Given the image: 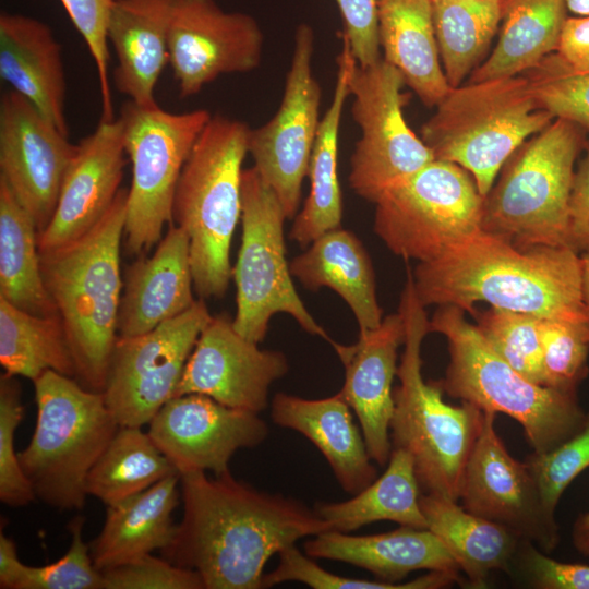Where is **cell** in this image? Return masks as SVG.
<instances>
[{
    "label": "cell",
    "instance_id": "39",
    "mask_svg": "<svg viewBox=\"0 0 589 589\" xmlns=\"http://www.w3.org/2000/svg\"><path fill=\"white\" fill-rule=\"evenodd\" d=\"M474 316L491 348L522 376L543 385L542 318L495 308Z\"/></svg>",
    "mask_w": 589,
    "mask_h": 589
},
{
    "label": "cell",
    "instance_id": "26",
    "mask_svg": "<svg viewBox=\"0 0 589 589\" xmlns=\"http://www.w3.org/2000/svg\"><path fill=\"white\" fill-rule=\"evenodd\" d=\"M173 0H113L107 26L117 57L113 82L139 106L153 107L155 86L168 63Z\"/></svg>",
    "mask_w": 589,
    "mask_h": 589
},
{
    "label": "cell",
    "instance_id": "36",
    "mask_svg": "<svg viewBox=\"0 0 589 589\" xmlns=\"http://www.w3.org/2000/svg\"><path fill=\"white\" fill-rule=\"evenodd\" d=\"M0 363L5 375L23 376L33 383L49 370L76 377L60 316L32 314L1 297Z\"/></svg>",
    "mask_w": 589,
    "mask_h": 589
},
{
    "label": "cell",
    "instance_id": "13",
    "mask_svg": "<svg viewBox=\"0 0 589 589\" xmlns=\"http://www.w3.org/2000/svg\"><path fill=\"white\" fill-rule=\"evenodd\" d=\"M405 85L400 72L383 58L369 67L356 63L351 74V113L361 133L350 158L349 184L372 203L435 159L405 119Z\"/></svg>",
    "mask_w": 589,
    "mask_h": 589
},
{
    "label": "cell",
    "instance_id": "52",
    "mask_svg": "<svg viewBox=\"0 0 589 589\" xmlns=\"http://www.w3.org/2000/svg\"><path fill=\"white\" fill-rule=\"evenodd\" d=\"M26 565L17 556L15 542L0 532V588L19 589Z\"/></svg>",
    "mask_w": 589,
    "mask_h": 589
},
{
    "label": "cell",
    "instance_id": "32",
    "mask_svg": "<svg viewBox=\"0 0 589 589\" xmlns=\"http://www.w3.org/2000/svg\"><path fill=\"white\" fill-rule=\"evenodd\" d=\"M420 507L426 529L453 555L471 587H485L492 572H509L521 541L518 534L443 496L422 493Z\"/></svg>",
    "mask_w": 589,
    "mask_h": 589
},
{
    "label": "cell",
    "instance_id": "27",
    "mask_svg": "<svg viewBox=\"0 0 589 589\" xmlns=\"http://www.w3.org/2000/svg\"><path fill=\"white\" fill-rule=\"evenodd\" d=\"M303 548L312 558L348 563L390 584H400L416 570L460 572L453 555L429 529L401 526L365 536L328 530L308 540Z\"/></svg>",
    "mask_w": 589,
    "mask_h": 589
},
{
    "label": "cell",
    "instance_id": "6",
    "mask_svg": "<svg viewBox=\"0 0 589 589\" xmlns=\"http://www.w3.org/2000/svg\"><path fill=\"white\" fill-rule=\"evenodd\" d=\"M429 327L448 344L449 363L436 382L443 392L482 411L516 420L532 453L553 449L581 426L586 411L577 392L558 390L522 376L491 348L460 308L440 305Z\"/></svg>",
    "mask_w": 589,
    "mask_h": 589
},
{
    "label": "cell",
    "instance_id": "29",
    "mask_svg": "<svg viewBox=\"0 0 589 589\" xmlns=\"http://www.w3.org/2000/svg\"><path fill=\"white\" fill-rule=\"evenodd\" d=\"M180 474L169 476L147 490L107 506L99 534L88 543L98 570L128 564L171 543L172 514L179 503Z\"/></svg>",
    "mask_w": 589,
    "mask_h": 589
},
{
    "label": "cell",
    "instance_id": "46",
    "mask_svg": "<svg viewBox=\"0 0 589 589\" xmlns=\"http://www.w3.org/2000/svg\"><path fill=\"white\" fill-rule=\"evenodd\" d=\"M73 25L85 40L94 60L101 97V118H115L109 83L107 26L113 0H60Z\"/></svg>",
    "mask_w": 589,
    "mask_h": 589
},
{
    "label": "cell",
    "instance_id": "8",
    "mask_svg": "<svg viewBox=\"0 0 589 589\" xmlns=\"http://www.w3.org/2000/svg\"><path fill=\"white\" fill-rule=\"evenodd\" d=\"M36 424L19 452L23 472L36 498L60 510H80L86 478L120 428L103 392L75 378L46 371L34 382Z\"/></svg>",
    "mask_w": 589,
    "mask_h": 589
},
{
    "label": "cell",
    "instance_id": "38",
    "mask_svg": "<svg viewBox=\"0 0 589 589\" xmlns=\"http://www.w3.org/2000/svg\"><path fill=\"white\" fill-rule=\"evenodd\" d=\"M441 62L450 87L461 85L494 38L503 0H433Z\"/></svg>",
    "mask_w": 589,
    "mask_h": 589
},
{
    "label": "cell",
    "instance_id": "11",
    "mask_svg": "<svg viewBox=\"0 0 589 589\" xmlns=\"http://www.w3.org/2000/svg\"><path fill=\"white\" fill-rule=\"evenodd\" d=\"M280 202L254 167L243 169L241 187L242 237L231 277L237 289L233 328L244 338L260 344L271 318L290 315L300 327L335 346L299 297L286 259Z\"/></svg>",
    "mask_w": 589,
    "mask_h": 589
},
{
    "label": "cell",
    "instance_id": "22",
    "mask_svg": "<svg viewBox=\"0 0 589 589\" xmlns=\"http://www.w3.org/2000/svg\"><path fill=\"white\" fill-rule=\"evenodd\" d=\"M405 335V321L398 311L385 316L376 328L359 333L354 344L333 346L345 369L340 394L356 413L372 460L382 467L392 453L393 382Z\"/></svg>",
    "mask_w": 589,
    "mask_h": 589
},
{
    "label": "cell",
    "instance_id": "24",
    "mask_svg": "<svg viewBox=\"0 0 589 589\" xmlns=\"http://www.w3.org/2000/svg\"><path fill=\"white\" fill-rule=\"evenodd\" d=\"M351 410L340 392L321 399L277 393L271 418L305 436L324 456L341 489L354 495L377 478V471Z\"/></svg>",
    "mask_w": 589,
    "mask_h": 589
},
{
    "label": "cell",
    "instance_id": "10",
    "mask_svg": "<svg viewBox=\"0 0 589 589\" xmlns=\"http://www.w3.org/2000/svg\"><path fill=\"white\" fill-rule=\"evenodd\" d=\"M483 203L466 169L434 159L380 195L373 229L395 255L429 262L482 230Z\"/></svg>",
    "mask_w": 589,
    "mask_h": 589
},
{
    "label": "cell",
    "instance_id": "23",
    "mask_svg": "<svg viewBox=\"0 0 589 589\" xmlns=\"http://www.w3.org/2000/svg\"><path fill=\"white\" fill-rule=\"evenodd\" d=\"M193 288L188 236L170 223L153 255H140L125 269L119 336L147 333L182 314L196 301Z\"/></svg>",
    "mask_w": 589,
    "mask_h": 589
},
{
    "label": "cell",
    "instance_id": "15",
    "mask_svg": "<svg viewBox=\"0 0 589 589\" xmlns=\"http://www.w3.org/2000/svg\"><path fill=\"white\" fill-rule=\"evenodd\" d=\"M313 53L314 32L309 24L301 23L294 33L278 110L265 124L251 129L248 139L253 167L277 196L287 219L298 213L322 118V89L313 73Z\"/></svg>",
    "mask_w": 589,
    "mask_h": 589
},
{
    "label": "cell",
    "instance_id": "20",
    "mask_svg": "<svg viewBox=\"0 0 589 589\" xmlns=\"http://www.w3.org/2000/svg\"><path fill=\"white\" fill-rule=\"evenodd\" d=\"M289 370L286 354L241 336L225 314L212 316L188 359L175 397L201 394L235 409L261 413L271 386Z\"/></svg>",
    "mask_w": 589,
    "mask_h": 589
},
{
    "label": "cell",
    "instance_id": "55",
    "mask_svg": "<svg viewBox=\"0 0 589 589\" xmlns=\"http://www.w3.org/2000/svg\"><path fill=\"white\" fill-rule=\"evenodd\" d=\"M567 11L578 15H589V0H564Z\"/></svg>",
    "mask_w": 589,
    "mask_h": 589
},
{
    "label": "cell",
    "instance_id": "34",
    "mask_svg": "<svg viewBox=\"0 0 589 589\" xmlns=\"http://www.w3.org/2000/svg\"><path fill=\"white\" fill-rule=\"evenodd\" d=\"M420 492L412 457L401 448H393L380 478L351 498L320 502L314 510L329 524L332 530L346 533L381 520L426 529L420 507Z\"/></svg>",
    "mask_w": 589,
    "mask_h": 589
},
{
    "label": "cell",
    "instance_id": "2",
    "mask_svg": "<svg viewBox=\"0 0 589 589\" xmlns=\"http://www.w3.org/2000/svg\"><path fill=\"white\" fill-rule=\"evenodd\" d=\"M412 279L425 308L450 304L474 316V304L485 302L539 318L589 320L581 259L566 245L524 251L481 230L440 257L418 263Z\"/></svg>",
    "mask_w": 589,
    "mask_h": 589
},
{
    "label": "cell",
    "instance_id": "18",
    "mask_svg": "<svg viewBox=\"0 0 589 589\" xmlns=\"http://www.w3.org/2000/svg\"><path fill=\"white\" fill-rule=\"evenodd\" d=\"M14 89L0 99V179L40 233L51 220L77 144Z\"/></svg>",
    "mask_w": 589,
    "mask_h": 589
},
{
    "label": "cell",
    "instance_id": "41",
    "mask_svg": "<svg viewBox=\"0 0 589 589\" xmlns=\"http://www.w3.org/2000/svg\"><path fill=\"white\" fill-rule=\"evenodd\" d=\"M543 386L577 392L588 374L589 320L542 318Z\"/></svg>",
    "mask_w": 589,
    "mask_h": 589
},
{
    "label": "cell",
    "instance_id": "33",
    "mask_svg": "<svg viewBox=\"0 0 589 589\" xmlns=\"http://www.w3.org/2000/svg\"><path fill=\"white\" fill-rule=\"evenodd\" d=\"M564 0H503L496 46L469 82L510 77L534 69L556 51L567 19Z\"/></svg>",
    "mask_w": 589,
    "mask_h": 589
},
{
    "label": "cell",
    "instance_id": "49",
    "mask_svg": "<svg viewBox=\"0 0 589 589\" xmlns=\"http://www.w3.org/2000/svg\"><path fill=\"white\" fill-rule=\"evenodd\" d=\"M344 22V38L360 67L381 60L378 41V0H335Z\"/></svg>",
    "mask_w": 589,
    "mask_h": 589
},
{
    "label": "cell",
    "instance_id": "28",
    "mask_svg": "<svg viewBox=\"0 0 589 589\" xmlns=\"http://www.w3.org/2000/svg\"><path fill=\"white\" fill-rule=\"evenodd\" d=\"M290 272L305 288H329L351 309L359 333L376 328L383 310L376 296L375 273L361 240L350 230L335 228L321 235L290 263Z\"/></svg>",
    "mask_w": 589,
    "mask_h": 589
},
{
    "label": "cell",
    "instance_id": "53",
    "mask_svg": "<svg viewBox=\"0 0 589 589\" xmlns=\"http://www.w3.org/2000/svg\"><path fill=\"white\" fill-rule=\"evenodd\" d=\"M572 543L579 554L589 558V509L581 513L574 521Z\"/></svg>",
    "mask_w": 589,
    "mask_h": 589
},
{
    "label": "cell",
    "instance_id": "12",
    "mask_svg": "<svg viewBox=\"0 0 589 589\" xmlns=\"http://www.w3.org/2000/svg\"><path fill=\"white\" fill-rule=\"evenodd\" d=\"M212 115L206 109L173 113L127 100L119 119L132 165L125 204L123 245L144 255L172 223L173 199L184 163Z\"/></svg>",
    "mask_w": 589,
    "mask_h": 589
},
{
    "label": "cell",
    "instance_id": "14",
    "mask_svg": "<svg viewBox=\"0 0 589 589\" xmlns=\"http://www.w3.org/2000/svg\"><path fill=\"white\" fill-rule=\"evenodd\" d=\"M212 318L203 299L136 336H118L104 395L120 426H143L172 397L197 338Z\"/></svg>",
    "mask_w": 589,
    "mask_h": 589
},
{
    "label": "cell",
    "instance_id": "17",
    "mask_svg": "<svg viewBox=\"0 0 589 589\" xmlns=\"http://www.w3.org/2000/svg\"><path fill=\"white\" fill-rule=\"evenodd\" d=\"M263 32L240 11H225L215 0H173L168 63L180 97L196 95L218 76L259 68Z\"/></svg>",
    "mask_w": 589,
    "mask_h": 589
},
{
    "label": "cell",
    "instance_id": "3",
    "mask_svg": "<svg viewBox=\"0 0 589 589\" xmlns=\"http://www.w3.org/2000/svg\"><path fill=\"white\" fill-rule=\"evenodd\" d=\"M127 189L80 239L40 252L45 287L62 321L75 363V380L104 392L118 334L123 278L120 245L124 233Z\"/></svg>",
    "mask_w": 589,
    "mask_h": 589
},
{
    "label": "cell",
    "instance_id": "40",
    "mask_svg": "<svg viewBox=\"0 0 589 589\" xmlns=\"http://www.w3.org/2000/svg\"><path fill=\"white\" fill-rule=\"evenodd\" d=\"M278 556L277 567L264 574L262 588L299 581L314 589H440L460 581L458 572L447 570H430L426 575L400 584L350 578L327 572L296 545L283 550Z\"/></svg>",
    "mask_w": 589,
    "mask_h": 589
},
{
    "label": "cell",
    "instance_id": "43",
    "mask_svg": "<svg viewBox=\"0 0 589 589\" xmlns=\"http://www.w3.org/2000/svg\"><path fill=\"white\" fill-rule=\"evenodd\" d=\"M525 462L536 479L544 506L555 515L564 491L589 468V411L572 436L546 453L530 454Z\"/></svg>",
    "mask_w": 589,
    "mask_h": 589
},
{
    "label": "cell",
    "instance_id": "37",
    "mask_svg": "<svg viewBox=\"0 0 589 589\" xmlns=\"http://www.w3.org/2000/svg\"><path fill=\"white\" fill-rule=\"evenodd\" d=\"M179 474L141 426H120L88 472L86 492L106 506L139 494Z\"/></svg>",
    "mask_w": 589,
    "mask_h": 589
},
{
    "label": "cell",
    "instance_id": "16",
    "mask_svg": "<svg viewBox=\"0 0 589 589\" xmlns=\"http://www.w3.org/2000/svg\"><path fill=\"white\" fill-rule=\"evenodd\" d=\"M495 417L483 411L461 481V506L551 553L561 540L555 515L544 506L527 464L507 450L495 429Z\"/></svg>",
    "mask_w": 589,
    "mask_h": 589
},
{
    "label": "cell",
    "instance_id": "35",
    "mask_svg": "<svg viewBox=\"0 0 589 589\" xmlns=\"http://www.w3.org/2000/svg\"><path fill=\"white\" fill-rule=\"evenodd\" d=\"M0 297L41 316L59 315L43 279L38 231L0 179Z\"/></svg>",
    "mask_w": 589,
    "mask_h": 589
},
{
    "label": "cell",
    "instance_id": "54",
    "mask_svg": "<svg viewBox=\"0 0 589 589\" xmlns=\"http://www.w3.org/2000/svg\"><path fill=\"white\" fill-rule=\"evenodd\" d=\"M581 259V292L585 306L589 313V253L580 255Z\"/></svg>",
    "mask_w": 589,
    "mask_h": 589
},
{
    "label": "cell",
    "instance_id": "45",
    "mask_svg": "<svg viewBox=\"0 0 589 589\" xmlns=\"http://www.w3.org/2000/svg\"><path fill=\"white\" fill-rule=\"evenodd\" d=\"M84 517L76 516L68 525L71 544L58 561L45 566L26 565L19 589H103V577L84 541Z\"/></svg>",
    "mask_w": 589,
    "mask_h": 589
},
{
    "label": "cell",
    "instance_id": "42",
    "mask_svg": "<svg viewBox=\"0 0 589 589\" xmlns=\"http://www.w3.org/2000/svg\"><path fill=\"white\" fill-rule=\"evenodd\" d=\"M527 76L537 100L554 118L589 131V71L572 70L552 53Z\"/></svg>",
    "mask_w": 589,
    "mask_h": 589
},
{
    "label": "cell",
    "instance_id": "31",
    "mask_svg": "<svg viewBox=\"0 0 589 589\" xmlns=\"http://www.w3.org/2000/svg\"><path fill=\"white\" fill-rule=\"evenodd\" d=\"M356 63L349 43L342 37L333 97L321 118L310 158L309 194L302 209L294 216L289 232L290 239L301 247H308L321 235L341 225L342 195L338 178V139Z\"/></svg>",
    "mask_w": 589,
    "mask_h": 589
},
{
    "label": "cell",
    "instance_id": "30",
    "mask_svg": "<svg viewBox=\"0 0 589 589\" xmlns=\"http://www.w3.org/2000/svg\"><path fill=\"white\" fill-rule=\"evenodd\" d=\"M377 21L383 60L425 106H436L450 86L441 62L433 0H378Z\"/></svg>",
    "mask_w": 589,
    "mask_h": 589
},
{
    "label": "cell",
    "instance_id": "47",
    "mask_svg": "<svg viewBox=\"0 0 589 589\" xmlns=\"http://www.w3.org/2000/svg\"><path fill=\"white\" fill-rule=\"evenodd\" d=\"M100 573L103 589H205L197 572L152 554Z\"/></svg>",
    "mask_w": 589,
    "mask_h": 589
},
{
    "label": "cell",
    "instance_id": "25",
    "mask_svg": "<svg viewBox=\"0 0 589 589\" xmlns=\"http://www.w3.org/2000/svg\"><path fill=\"white\" fill-rule=\"evenodd\" d=\"M0 77L69 135L62 50L48 24L24 14L1 12Z\"/></svg>",
    "mask_w": 589,
    "mask_h": 589
},
{
    "label": "cell",
    "instance_id": "21",
    "mask_svg": "<svg viewBox=\"0 0 589 589\" xmlns=\"http://www.w3.org/2000/svg\"><path fill=\"white\" fill-rule=\"evenodd\" d=\"M123 129L118 118L100 120L77 144L48 226L38 233L39 252L67 245L93 229L120 191L125 166Z\"/></svg>",
    "mask_w": 589,
    "mask_h": 589
},
{
    "label": "cell",
    "instance_id": "48",
    "mask_svg": "<svg viewBox=\"0 0 589 589\" xmlns=\"http://www.w3.org/2000/svg\"><path fill=\"white\" fill-rule=\"evenodd\" d=\"M509 574L537 589H589V565L551 558L534 543L521 539Z\"/></svg>",
    "mask_w": 589,
    "mask_h": 589
},
{
    "label": "cell",
    "instance_id": "44",
    "mask_svg": "<svg viewBox=\"0 0 589 589\" xmlns=\"http://www.w3.org/2000/svg\"><path fill=\"white\" fill-rule=\"evenodd\" d=\"M24 417L21 386L15 376H0V500L10 507L26 506L35 492L14 449V435Z\"/></svg>",
    "mask_w": 589,
    "mask_h": 589
},
{
    "label": "cell",
    "instance_id": "19",
    "mask_svg": "<svg viewBox=\"0 0 589 589\" xmlns=\"http://www.w3.org/2000/svg\"><path fill=\"white\" fill-rule=\"evenodd\" d=\"M148 424L149 436L180 476L229 473L236 452L261 445L269 433L259 413L227 407L201 394L172 397Z\"/></svg>",
    "mask_w": 589,
    "mask_h": 589
},
{
    "label": "cell",
    "instance_id": "1",
    "mask_svg": "<svg viewBox=\"0 0 589 589\" xmlns=\"http://www.w3.org/2000/svg\"><path fill=\"white\" fill-rule=\"evenodd\" d=\"M183 516L163 553L193 569L205 589H260L269 558L332 530L299 500L260 491L229 472L180 476Z\"/></svg>",
    "mask_w": 589,
    "mask_h": 589
},
{
    "label": "cell",
    "instance_id": "51",
    "mask_svg": "<svg viewBox=\"0 0 589 589\" xmlns=\"http://www.w3.org/2000/svg\"><path fill=\"white\" fill-rule=\"evenodd\" d=\"M555 53L572 70L589 71V15L567 16Z\"/></svg>",
    "mask_w": 589,
    "mask_h": 589
},
{
    "label": "cell",
    "instance_id": "50",
    "mask_svg": "<svg viewBox=\"0 0 589 589\" xmlns=\"http://www.w3.org/2000/svg\"><path fill=\"white\" fill-rule=\"evenodd\" d=\"M567 247L579 255L589 253V145L574 173L568 202Z\"/></svg>",
    "mask_w": 589,
    "mask_h": 589
},
{
    "label": "cell",
    "instance_id": "4",
    "mask_svg": "<svg viewBox=\"0 0 589 589\" xmlns=\"http://www.w3.org/2000/svg\"><path fill=\"white\" fill-rule=\"evenodd\" d=\"M405 321L404 352L394 388L389 435L392 449L410 454L422 493L459 500L466 465L479 435L483 411L461 401L445 402L436 382L422 376L421 345L430 333L425 306L408 271L399 310Z\"/></svg>",
    "mask_w": 589,
    "mask_h": 589
},
{
    "label": "cell",
    "instance_id": "9",
    "mask_svg": "<svg viewBox=\"0 0 589 589\" xmlns=\"http://www.w3.org/2000/svg\"><path fill=\"white\" fill-rule=\"evenodd\" d=\"M584 131L555 118L525 141L484 196L482 231L524 251L567 247L568 202Z\"/></svg>",
    "mask_w": 589,
    "mask_h": 589
},
{
    "label": "cell",
    "instance_id": "5",
    "mask_svg": "<svg viewBox=\"0 0 589 589\" xmlns=\"http://www.w3.org/2000/svg\"><path fill=\"white\" fill-rule=\"evenodd\" d=\"M250 130L238 119L212 116L177 183L172 223L188 236L194 289L201 299L224 297L232 278L229 253L241 218Z\"/></svg>",
    "mask_w": 589,
    "mask_h": 589
},
{
    "label": "cell",
    "instance_id": "7",
    "mask_svg": "<svg viewBox=\"0 0 589 589\" xmlns=\"http://www.w3.org/2000/svg\"><path fill=\"white\" fill-rule=\"evenodd\" d=\"M435 107L422 141L435 159L466 169L483 197L514 152L555 119L521 74L450 87Z\"/></svg>",
    "mask_w": 589,
    "mask_h": 589
}]
</instances>
